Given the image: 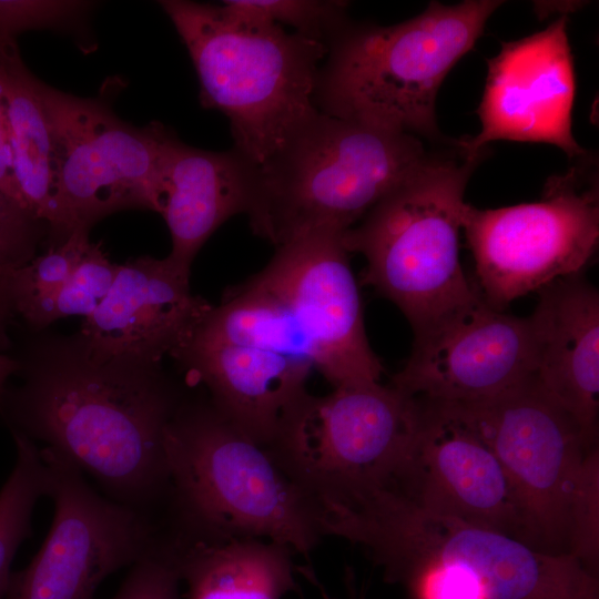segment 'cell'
<instances>
[{
  "instance_id": "8992f818",
  "label": "cell",
  "mask_w": 599,
  "mask_h": 599,
  "mask_svg": "<svg viewBox=\"0 0 599 599\" xmlns=\"http://www.w3.org/2000/svg\"><path fill=\"white\" fill-rule=\"evenodd\" d=\"M422 139L317 112L262 167L247 212L275 247L343 234L426 156Z\"/></svg>"
},
{
  "instance_id": "7402d4cb",
  "label": "cell",
  "mask_w": 599,
  "mask_h": 599,
  "mask_svg": "<svg viewBox=\"0 0 599 599\" xmlns=\"http://www.w3.org/2000/svg\"><path fill=\"white\" fill-rule=\"evenodd\" d=\"M187 599H282L295 590L294 551L258 538H174Z\"/></svg>"
},
{
  "instance_id": "5b68a950",
  "label": "cell",
  "mask_w": 599,
  "mask_h": 599,
  "mask_svg": "<svg viewBox=\"0 0 599 599\" xmlns=\"http://www.w3.org/2000/svg\"><path fill=\"white\" fill-rule=\"evenodd\" d=\"M323 536L362 546L390 581L426 565L469 571L488 599H599L598 576L571 555L536 550L506 534L426 509L384 486L322 510Z\"/></svg>"
},
{
  "instance_id": "6da1fadb",
  "label": "cell",
  "mask_w": 599,
  "mask_h": 599,
  "mask_svg": "<svg viewBox=\"0 0 599 599\" xmlns=\"http://www.w3.org/2000/svg\"><path fill=\"white\" fill-rule=\"evenodd\" d=\"M0 415L91 476L105 496L154 517L169 471L165 430L185 399L162 365L91 354L80 333L42 336L16 357Z\"/></svg>"
},
{
  "instance_id": "e0dca14e",
  "label": "cell",
  "mask_w": 599,
  "mask_h": 599,
  "mask_svg": "<svg viewBox=\"0 0 599 599\" xmlns=\"http://www.w3.org/2000/svg\"><path fill=\"white\" fill-rule=\"evenodd\" d=\"M212 306L192 294L190 274L167 257L140 256L119 265L79 333L97 357L162 365L189 343Z\"/></svg>"
},
{
  "instance_id": "7a4b0ae2",
  "label": "cell",
  "mask_w": 599,
  "mask_h": 599,
  "mask_svg": "<svg viewBox=\"0 0 599 599\" xmlns=\"http://www.w3.org/2000/svg\"><path fill=\"white\" fill-rule=\"evenodd\" d=\"M159 4L190 54L201 105L229 119L232 149L262 167L318 112L314 95L327 47L236 0Z\"/></svg>"
},
{
  "instance_id": "f1b7e54d",
  "label": "cell",
  "mask_w": 599,
  "mask_h": 599,
  "mask_svg": "<svg viewBox=\"0 0 599 599\" xmlns=\"http://www.w3.org/2000/svg\"><path fill=\"white\" fill-rule=\"evenodd\" d=\"M48 236V226L0 189V267L29 263Z\"/></svg>"
},
{
  "instance_id": "5bb4252c",
  "label": "cell",
  "mask_w": 599,
  "mask_h": 599,
  "mask_svg": "<svg viewBox=\"0 0 599 599\" xmlns=\"http://www.w3.org/2000/svg\"><path fill=\"white\" fill-rule=\"evenodd\" d=\"M417 399L414 437L378 486L394 489L432 511L522 541L516 499L495 454L450 405Z\"/></svg>"
},
{
  "instance_id": "d4e9b609",
  "label": "cell",
  "mask_w": 599,
  "mask_h": 599,
  "mask_svg": "<svg viewBox=\"0 0 599 599\" xmlns=\"http://www.w3.org/2000/svg\"><path fill=\"white\" fill-rule=\"evenodd\" d=\"M251 13L326 47L347 26L348 3L337 0H236Z\"/></svg>"
},
{
  "instance_id": "ac0fdd59",
  "label": "cell",
  "mask_w": 599,
  "mask_h": 599,
  "mask_svg": "<svg viewBox=\"0 0 599 599\" xmlns=\"http://www.w3.org/2000/svg\"><path fill=\"white\" fill-rule=\"evenodd\" d=\"M172 357L207 388L210 402L225 418L264 446L308 393L306 383L314 368L297 355L194 339Z\"/></svg>"
},
{
  "instance_id": "8fae6325",
  "label": "cell",
  "mask_w": 599,
  "mask_h": 599,
  "mask_svg": "<svg viewBox=\"0 0 599 599\" xmlns=\"http://www.w3.org/2000/svg\"><path fill=\"white\" fill-rule=\"evenodd\" d=\"M51 124L61 206L70 232L122 210L161 213L162 171L175 132L158 121L135 126L102 98H82L40 79Z\"/></svg>"
},
{
  "instance_id": "52a82bcc",
  "label": "cell",
  "mask_w": 599,
  "mask_h": 599,
  "mask_svg": "<svg viewBox=\"0 0 599 599\" xmlns=\"http://www.w3.org/2000/svg\"><path fill=\"white\" fill-rule=\"evenodd\" d=\"M481 156L459 148L427 154L406 177L342 234L346 251L362 254L363 283L392 301L423 332L481 294L459 260L464 194Z\"/></svg>"
},
{
  "instance_id": "4dcf8cb0",
  "label": "cell",
  "mask_w": 599,
  "mask_h": 599,
  "mask_svg": "<svg viewBox=\"0 0 599 599\" xmlns=\"http://www.w3.org/2000/svg\"><path fill=\"white\" fill-rule=\"evenodd\" d=\"M0 189L16 201L20 206L28 211L17 186L12 153L10 145L9 124L3 100L2 88L0 83ZM29 212V211H28ZM30 213V212H29Z\"/></svg>"
},
{
  "instance_id": "1f68e13d",
  "label": "cell",
  "mask_w": 599,
  "mask_h": 599,
  "mask_svg": "<svg viewBox=\"0 0 599 599\" xmlns=\"http://www.w3.org/2000/svg\"><path fill=\"white\" fill-rule=\"evenodd\" d=\"M18 369L19 363L16 357L0 352V405L9 379L16 375Z\"/></svg>"
},
{
  "instance_id": "9a60e30c",
  "label": "cell",
  "mask_w": 599,
  "mask_h": 599,
  "mask_svg": "<svg viewBox=\"0 0 599 599\" xmlns=\"http://www.w3.org/2000/svg\"><path fill=\"white\" fill-rule=\"evenodd\" d=\"M535 374L528 317L506 314L480 295L414 334L410 356L390 385L414 397L470 403L495 396Z\"/></svg>"
},
{
  "instance_id": "603a6c76",
  "label": "cell",
  "mask_w": 599,
  "mask_h": 599,
  "mask_svg": "<svg viewBox=\"0 0 599 599\" xmlns=\"http://www.w3.org/2000/svg\"><path fill=\"white\" fill-rule=\"evenodd\" d=\"M11 433L17 460L0 490V599H4L9 586L14 555L31 536L33 508L48 493L47 467L40 449L27 436Z\"/></svg>"
},
{
  "instance_id": "2e32d148",
  "label": "cell",
  "mask_w": 599,
  "mask_h": 599,
  "mask_svg": "<svg viewBox=\"0 0 599 599\" xmlns=\"http://www.w3.org/2000/svg\"><path fill=\"white\" fill-rule=\"evenodd\" d=\"M576 93L567 17L529 37L502 42L488 60L486 85L478 108L481 130L458 140L469 158L484 154L497 140L542 142L569 158L587 151L575 140L571 110Z\"/></svg>"
},
{
  "instance_id": "4316f807",
  "label": "cell",
  "mask_w": 599,
  "mask_h": 599,
  "mask_svg": "<svg viewBox=\"0 0 599 599\" xmlns=\"http://www.w3.org/2000/svg\"><path fill=\"white\" fill-rule=\"evenodd\" d=\"M180 582L176 546L159 531L149 549L130 566L112 599H179Z\"/></svg>"
},
{
  "instance_id": "83f0119b",
  "label": "cell",
  "mask_w": 599,
  "mask_h": 599,
  "mask_svg": "<svg viewBox=\"0 0 599 599\" xmlns=\"http://www.w3.org/2000/svg\"><path fill=\"white\" fill-rule=\"evenodd\" d=\"M569 554L598 576L599 561V451L586 455L575 493Z\"/></svg>"
},
{
  "instance_id": "44dd1931",
  "label": "cell",
  "mask_w": 599,
  "mask_h": 599,
  "mask_svg": "<svg viewBox=\"0 0 599 599\" xmlns=\"http://www.w3.org/2000/svg\"><path fill=\"white\" fill-rule=\"evenodd\" d=\"M37 77L18 44L0 45V83L6 104L13 172L28 211L49 230L50 246L71 234L60 202L55 144Z\"/></svg>"
},
{
  "instance_id": "ba28073f",
  "label": "cell",
  "mask_w": 599,
  "mask_h": 599,
  "mask_svg": "<svg viewBox=\"0 0 599 599\" xmlns=\"http://www.w3.org/2000/svg\"><path fill=\"white\" fill-rule=\"evenodd\" d=\"M418 413L416 397L379 382L307 393L267 448L322 509L384 483L414 437Z\"/></svg>"
},
{
  "instance_id": "d6986e66",
  "label": "cell",
  "mask_w": 599,
  "mask_h": 599,
  "mask_svg": "<svg viewBox=\"0 0 599 599\" xmlns=\"http://www.w3.org/2000/svg\"><path fill=\"white\" fill-rule=\"evenodd\" d=\"M541 387L598 441L599 292L582 273L538 291L528 317Z\"/></svg>"
},
{
  "instance_id": "277c9868",
  "label": "cell",
  "mask_w": 599,
  "mask_h": 599,
  "mask_svg": "<svg viewBox=\"0 0 599 599\" xmlns=\"http://www.w3.org/2000/svg\"><path fill=\"white\" fill-rule=\"evenodd\" d=\"M504 1H433L392 26L352 24L327 47L314 102L322 113L432 141L438 90Z\"/></svg>"
},
{
  "instance_id": "ffe728a7",
  "label": "cell",
  "mask_w": 599,
  "mask_h": 599,
  "mask_svg": "<svg viewBox=\"0 0 599 599\" xmlns=\"http://www.w3.org/2000/svg\"><path fill=\"white\" fill-rule=\"evenodd\" d=\"M257 167L234 149L202 150L175 134L162 171V210L172 250L166 256L191 274L197 252L209 237L235 214H247Z\"/></svg>"
},
{
  "instance_id": "3957f363",
  "label": "cell",
  "mask_w": 599,
  "mask_h": 599,
  "mask_svg": "<svg viewBox=\"0 0 599 599\" xmlns=\"http://www.w3.org/2000/svg\"><path fill=\"white\" fill-rule=\"evenodd\" d=\"M164 446L169 489L163 524L185 540L258 538L307 557L323 536L317 505L271 450L209 398L183 400Z\"/></svg>"
},
{
  "instance_id": "7c38bea8",
  "label": "cell",
  "mask_w": 599,
  "mask_h": 599,
  "mask_svg": "<svg viewBox=\"0 0 599 599\" xmlns=\"http://www.w3.org/2000/svg\"><path fill=\"white\" fill-rule=\"evenodd\" d=\"M54 504L50 530L29 565L11 573L4 599H94L99 585L153 544V516L99 494L61 454L40 449Z\"/></svg>"
},
{
  "instance_id": "cb8c5ba5",
  "label": "cell",
  "mask_w": 599,
  "mask_h": 599,
  "mask_svg": "<svg viewBox=\"0 0 599 599\" xmlns=\"http://www.w3.org/2000/svg\"><path fill=\"white\" fill-rule=\"evenodd\" d=\"M119 265L110 261L100 242H90L63 284L16 311L8 323L7 336L14 324L39 332L62 317H88L108 295Z\"/></svg>"
},
{
  "instance_id": "f546056e",
  "label": "cell",
  "mask_w": 599,
  "mask_h": 599,
  "mask_svg": "<svg viewBox=\"0 0 599 599\" xmlns=\"http://www.w3.org/2000/svg\"><path fill=\"white\" fill-rule=\"evenodd\" d=\"M390 581L406 587L414 599H488L479 580L455 566H420L397 575Z\"/></svg>"
},
{
  "instance_id": "4fadbf2b",
  "label": "cell",
  "mask_w": 599,
  "mask_h": 599,
  "mask_svg": "<svg viewBox=\"0 0 599 599\" xmlns=\"http://www.w3.org/2000/svg\"><path fill=\"white\" fill-rule=\"evenodd\" d=\"M275 248L247 281L287 311L313 367L333 388L379 382L384 367L366 336L342 234H307Z\"/></svg>"
},
{
  "instance_id": "484cf974",
  "label": "cell",
  "mask_w": 599,
  "mask_h": 599,
  "mask_svg": "<svg viewBox=\"0 0 599 599\" xmlns=\"http://www.w3.org/2000/svg\"><path fill=\"white\" fill-rule=\"evenodd\" d=\"M92 1L0 0V45L17 43L32 30L82 32L95 8Z\"/></svg>"
},
{
  "instance_id": "30bf717a",
  "label": "cell",
  "mask_w": 599,
  "mask_h": 599,
  "mask_svg": "<svg viewBox=\"0 0 599 599\" xmlns=\"http://www.w3.org/2000/svg\"><path fill=\"white\" fill-rule=\"evenodd\" d=\"M587 154L552 175L540 201L480 210L465 204L461 229L480 294L495 308L549 283L582 273L599 240V189Z\"/></svg>"
},
{
  "instance_id": "9c48e42d",
  "label": "cell",
  "mask_w": 599,
  "mask_h": 599,
  "mask_svg": "<svg viewBox=\"0 0 599 599\" xmlns=\"http://www.w3.org/2000/svg\"><path fill=\"white\" fill-rule=\"evenodd\" d=\"M446 404L499 460L519 510L522 541L539 551L570 555L573 497L586 455L598 441L536 375L489 398Z\"/></svg>"
}]
</instances>
